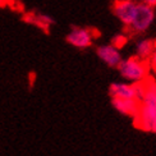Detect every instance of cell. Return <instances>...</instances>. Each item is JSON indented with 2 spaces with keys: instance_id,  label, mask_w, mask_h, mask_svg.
<instances>
[{
  "instance_id": "6da1fadb",
  "label": "cell",
  "mask_w": 156,
  "mask_h": 156,
  "mask_svg": "<svg viewBox=\"0 0 156 156\" xmlns=\"http://www.w3.org/2000/svg\"><path fill=\"white\" fill-rule=\"evenodd\" d=\"M133 119L136 128L156 133V82L151 78L146 80V94L141 101L138 114Z\"/></svg>"
},
{
  "instance_id": "7a4b0ae2",
  "label": "cell",
  "mask_w": 156,
  "mask_h": 156,
  "mask_svg": "<svg viewBox=\"0 0 156 156\" xmlns=\"http://www.w3.org/2000/svg\"><path fill=\"white\" fill-rule=\"evenodd\" d=\"M150 63L148 60L141 59L137 55L131 56L128 59L119 63L118 70L120 76L128 82H141L148 78V70H150Z\"/></svg>"
},
{
  "instance_id": "3957f363",
  "label": "cell",
  "mask_w": 156,
  "mask_h": 156,
  "mask_svg": "<svg viewBox=\"0 0 156 156\" xmlns=\"http://www.w3.org/2000/svg\"><path fill=\"white\" fill-rule=\"evenodd\" d=\"M155 8L147 5L145 3H137V9H136V14L132 23L127 26L126 31H128L132 35L144 34L145 31L151 26L155 18Z\"/></svg>"
},
{
  "instance_id": "277c9868",
  "label": "cell",
  "mask_w": 156,
  "mask_h": 156,
  "mask_svg": "<svg viewBox=\"0 0 156 156\" xmlns=\"http://www.w3.org/2000/svg\"><path fill=\"white\" fill-rule=\"evenodd\" d=\"M99 36V32L94 28H82V27H73L72 31L67 35L66 40L68 44L77 49H86L92 45L94 38Z\"/></svg>"
},
{
  "instance_id": "5b68a950",
  "label": "cell",
  "mask_w": 156,
  "mask_h": 156,
  "mask_svg": "<svg viewBox=\"0 0 156 156\" xmlns=\"http://www.w3.org/2000/svg\"><path fill=\"white\" fill-rule=\"evenodd\" d=\"M136 9H137V3L134 0H114L112 3V10L114 16L124 24V27L132 23Z\"/></svg>"
},
{
  "instance_id": "8992f818",
  "label": "cell",
  "mask_w": 156,
  "mask_h": 156,
  "mask_svg": "<svg viewBox=\"0 0 156 156\" xmlns=\"http://www.w3.org/2000/svg\"><path fill=\"white\" fill-rule=\"evenodd\" d=\"M22 19H23V22L35 26V27L40 28L41 31L46 32V34H49L50 27L55 23V21L50 16L41 13V12H27L23 14Z\"/></svg>"
},
{
  "instance_id": "52a82bcc",
  "label": "cell",
  "mask_w": 156,
  "mask_h": 156,
  "mask_svg": "<svg viewBox=\"0 0 156 156\" xmlns=\"http://www.w3.org/2000/svg\"><path fill=\"white\" fill-rule=\"evenodd\" d=\"M113 108L123 115H128L134 118L138 114L141 102L136 99H122V97H112Z\"/></svg>"
},
{
  "instance_id": "ba28073f",
  "label": "cell",
  "mask_w": 156,
  "mask_h": 156,
  "mask_svg": "<svg viewBox=\"0 0 156 156\" xmlns=\"http://www.w3.org/2000/svg\"><path fill=\"white\" fill-rule=\"evenodd\" d=\"M96 54L100 59L112 68H118L119 63L122 62V56L119 49H116L114 45H102L96 49Z\"/></svg>"
},
{
  "instance_id": "9c48e42d",
  "label": "cell",
  "mask_w": 156,
  "mask_h": 156,
  "mask_svg": "<svg viewBox=\"0 0 156 156\" xmlns=\"http://www.w3.org/2000/svg\"><path fill=\"white\" fill-rule=\"evenodd\" d=\"M109 95L122 99H136L134 82H114L109 86Z\"/></svg>"
},
{
  "instance_id": "30bf717a",
  "label": "cell",
  "mask_w": 156,
  "mask_h": 156,
  "mask_svg": "<svg viewBox=\"0 0 156 156\" xmlns=\"http://www.w3.org/2000/svg\"><path fill=\"white\" fill-rule=\"evenodd\" d=\"M155 50V41L150 40V38H144V40H140L136 45V55L141 59L148 60L150 56L152 55Z\"/></svg>"
},
{
  "instance_id": "8fae6325",
  "label": "cell",
  "mask_w": 156,
  "mask_h": 156,
  "mask_svg": "<svg viewBox=\"0 0 156 156\" xmlns=\"http://www.w3.org/2000/svg\"><path fill=\"white\" fill-rule=\"evenodd\" d=\"M127 41H128V37L124 34H120V35H116V36L113 37L112 45H114L116 49H120V48H123L127 44Z\"/></svg>"
},
{
  "instance_id": "7c38bea8",
  "label": "cell",
  "mask_w": 156,
  "mask_h": 156,
  "mask_svg": "<svg viewBox=\"0 0 156 156\" xmlns=\"http://www.w3.org/2000/svg\"><path fill=\"white\" fill-rule=\"evenodd\" d=\"M148 63H150V68L156 73V41H155V50L152 55L150 56V59H148Z\"/></svg>"
},
{
  "instance_id": "4fadbf2b",
  "label": "cell",
  "mask_w": 156,
  "mask_h": 156,
  "mask_svg": "<svg viewBox=\"0 0 156 156\" xmlns=\"http://www.w3.org/2000/svg\"><path fill=\"white\" fill-rule=\"evenodd\" d=\"M35 81H36V74H35V73H30V74H28V84H30L31 88L34 87Z\"/></svg>"
},
{
  "instance_id": "5bb4252c",
  "label": "cell",
  "mask_w": 156,
  "mask_h": 156,
  "mask_svg": "<svg viewBox=\"0 0 156 156\" xmlns=\"http://www.w3.org/2000/svg\"><path fill=\"white\" fill-rule=\"evenodd\" d=\"M142 3L150 5V6H152V8H155V6H156V0H142Z\"/></svg>"
},
{
  "instance_id": "9a60e30c",
  "label": "cell",
  "mask_w": 156,
  "mask_h": 156,
  "mask_svg": "<svg viewBox=\"0 0 156 156\" xmlns=\"http://www.w3.org/2000/svg\"><path fill=\"white\" fill-rule=\"evenodd\" d=\"M6 5H9V0H0V8H4Z\"/></svg>"
}]
</instances>
